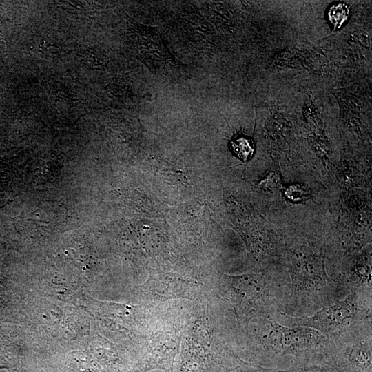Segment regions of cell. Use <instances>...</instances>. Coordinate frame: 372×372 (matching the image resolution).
Instances as JSON below:
<instances>
[{"label":"cell","instance_id":"6da1fadb","mask_svg":"<svg viewBox=\"0 0 372 372\" xmlns=\"http://www.w3.org/2000/svg\"><path fill=\"white\" fill-rule=\"evenodd\" d=\"M323 337L309 327L289 328L269 320L263 322V344L277 352L298 353L318 344Z\"/></svg>","mask_w":372,"mask_h":372},{"label":"cell","instance_id":"7a4b0ae2","mask_svg":"<svg viewBox=\"0 0 372 372\" xmlns=\"http://www.w3.org/2000/svg\"><path fill=\"white\" fill-rule=\"evenodd\" d=\"M356 307L351 298H347L337 304L326 307L313 316L297 318L298 323L318 331L329 332L340 327L353 316Z\"/></svg>","mask_w":372,"mask_h":372},{"label":"cell","instance_id":"3957f363","mask_svg":"<svg viewBox=\"0 0 372 372\" xmlns=\"http://www.w3.org/2000/svg\"><path fill=\"white\" fill-rule=\"evenodd\" d=\"M291 262L293 275L301 286L314 287L323 280L324 273L321 263L309 249H296L291 254Z\"/></svg>","mask_w":372,"mask_h":372},{"label":"cell","instance_id":"277c9868","mask_svg":"<svg viewBox=\"0 0 372 372\" xmlns=\"http://www.w3.org/2000/svg\"><path fill=\"white\" fill-rule=\"evenodd\" d=\"M236 302L245 304L248 311L254 312L258 309L260 296L265 287V282L259 274H251L236 278L232 285Z\"/></svg>","mask_w":372,"mask_h":372},{"label":"cell","instance_id":"5b68a950","mask_svg":"<svg viewBox=\"0 0 372 372\" xmlns=\"http://www.w3.org/2000/svg\"><path fill=\"white\" fill-rule=\"evenodd\" d=\"M229 148L235 156L243 162H247L254 154V144L251 138L240 135L231 140Z\"/></svg>","mask_w":372,"mask_h":372},{"label":"cell","instance_id":"8992f818","mask_svg":"<svg viewBox=\"0 0 372 372\" xmlns=\"http://www.w3.org/2000/svg\"><path fill=\"white\" fill-rule=\"evenodd\" d=\"M286 197L293 203H301L308 200L311 196L309 188L303 184H293L285 189Z\"/></svg>","mask_w":372,"mask_h":372},{"label":"cell","instance_id":"52a82bcc","mask_svg":"<svg viewBox=\"0 0 372 372\" xmlns=\"http://www.w3.org/2000/svg\"><path fill=\"white\" fill-rule=\"evenodd\" d=\"M329 21L335 28H340L349 17L347 6L341 3L333 4L328 12Z\"/></svg>","mask_w":372,"mask_h":372},{"label":"cell","instance_id":"ba28073f","mask_svg":"<svg viewBox=\"0 0 372 372\" xmlns=\"http://www.w3.org/2000/svg\"><path fill=\"white\" fill-rule=\"evenodd\" d=\"M280 178L276 173H271L263 180V187L273 189L279 184Z\"/></svg>","mask_w":372,"mask_h":372}]
</instances>
